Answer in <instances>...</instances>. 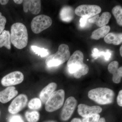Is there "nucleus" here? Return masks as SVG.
Wrapping results in <instances>:
<instances>
[{
    "label": "nucleus",
    "instance_id": "f257e3e1",
    "mask_svg": "<svg viewBox=\"0 0 122 122\" xmlns=\"http://www.w3.org/2000/svg\"><path fill=\"white\" fill-rule=\"evenodd\" d=\"M28 31L26 26L22 23L17 22L11 26L10 40L15 47L22 49L26 47L28 43Z\"/></svg>",
    "mask_w": 122,
    "mask_h": 122
},
{
    "label": "nucleus",
    "instance_id": "f03ea898",
    "mask_svg": "<svg viewBox=\"0 0 122 122\" xmlns=\"http://www.w3.org/2000/svg\"><path fill=\"white\" fill-rule=\"evenodd\" d=\"M114 92L109 88L98 87L91 90L88 92L89 98L100 105H107L113 102Z\"/></svg>",
    "mask_w": 122,
    "mask_h": 122
},
{
    "label": "nucleus",
    "instance_id": "7ed1b4c3",
    "mask_svg": "<svg viewBox=\"0 0 122 122\" xmlns=\"http://www.w3.org/2000/svg\"><path fill=\"white\" fill-rule=\"evenodd\" d=\"M70 56L69 46L66 44H61L56 52L48 57L46 61V65L49 67L58 66L68 61Z\"/></svg>",
    "mask_w": 122,
    "mask_h": 122
},
{
    "label": "nucleus",
    "instance_id": "20e7f679",
    "mask_svg": "<svg viewBox=\"0 0 122 122\" xmlns=\"http://www.w3.org/2000/svg\"><path fill=\"white\" fill-rule=\"evenodd\" d=\"M65 92L63 90L54 91L45 103V109L48 112L55 111L61 107L65 99Z\"/></svg>",
    "mask_w": 122,
    "mask_h": 122
},
{
    "label": "nucleus",
    "instance_id": "39448f33",
    "mask_svg": "<svg viewBox=\"0 0 122 122\" xmlns=\"http://www.w3.org/2000/svg\"><path fill=\"white\" fill-rule=\"evenodd\" d=\"M52 24V19L49 16L40 15L34 18L31 23V29L37 34L49 28Z\"/></svg>",
    "mask_w": 122,
    "mask_h": 122
},
{
    "label": "nucleus",
    "instance_id": "423d86ee",
    "mask_svg": "<svg viewBox=\"0 0 122 122\" xmlns=\"http://www.w3.org/2000/svg\"><path fill=\"white\" fill-rule=\"evenodd\" d=\"M102 9L96 5H83L76 8L75 13L81 17L90 18L100 13Z\"/></svg>",
    "mask_w": 122,
    "mask_h": 122
},
{
    "label": "nucleus",
    "instance_id": "0eeeda50",
    "mask_svg": "<svg viewBox=\"0 0 122 122\" xmlns=\"http://www.w3.org/2000/svg\"><path fill=\"white\" fill-rule=\"evenodd\" d=\"M83 59V53L80 51H76L73 53L67 62L68 70L70 73H74L81 68L84 63Z\"/></svg>",
    "mask_w": 122,
    "mask_h": 122
},
{
    "label": "nucleus",
    "instance_id": "6e6552de",
    "mask_svg": "<svg viewBox=\"0 0 122 122\" xmlns=\"http://www.w3.org/2000/svg\"><path fill=\"white\" fill-rule=\"evenodd\" d=\"M24 75L20 71H16L11 72L3 77L1 80L2 86H5L18 85L23 81Z\"/></svg>",
    "mask_w": 122,
    "mask_h": 122
},
{
    "label": "nucleus",
    "instance_id": "1a4fd4ad",
    "mask_svg": "<svg viewBox=\"0 0 122 122\" xmlns=\"http://www.w3.org/2000/svg\"><path fill=\"white\" fill-rule=\"evenodd\" d=\"M28 101L26 95L21 94L15 98L11 103L9 107V112L13 114L17 113L26 106Z\"/></svg>",
    "mask_w": 122,
    "mask_h": 122
},
{
    "label": "nucleus",
    "instance_id": "9d476101",
    "mask_svg": "<svg viewBox=\"0 0 122 122\" xmlns=\"http://www.w3.org/2000/svg\"><path fill=\"white\" fill-rule=\"evenodd\" d=\"M77 100L72 96L66 100L61 115V118L63 121H66L72 116L77 105Z\"/></svg>",
    "mask_w": 122,
    "mask_h": 122
},
{
    "label": "nucleus",
    "instance_id": "9b49d317",
    "mask_svg": "<svg viewBox=\"0 0 122 122\" xmlns=\"http://www.w3.org/2000/svg\"><path fill=\"white\" fill-rule=\"evenodd\" d=\"M78 107L79 114L83 118L100 113L102 111V107L99 106H89L81 104L78 105Z\"/></svg>",
    "mask_w": 122,
    "mask_h": 122
},
{
    "label": "nucleus",
    "instance_id": "f8f14e48",
    "mask_svg": "<svg viewBox=\"0 0 122 122\" xmlns=\"http://www.w3.org/2000/svg\"><path fill=\"white\" fill-rule=\"evenodd\" d=\"M23 10L27 13L28 10L34 15L38 14L41 9V2L39 0H23Z\"/></svg>",
    "mask_w": 122,
    "mask_h": 122
},
{
    "label": "nucleus",
    "instance_id": "ddd939ff",
    "mask_svg": "<svg viewBox=\"0 0 122 122\" xmlns=\"http://www.w3.org/2000/svg\"><path fill=\"white\" fill-rule=\"evenodd\" d=\"M119 63L117 61L112 62L108 66L110 73L113 75L112 80L114 82L118 83L120 82L122 76V67L118 68Z\"/></svg>",
    "mask_w": 122,
    "mask_h": 122
},
{
    "label": "nucleus",
    "instance_id": "4468645a",
    "mask_svg": "<svg viewBox=\"0 0 122 122\" xmlns=\"http://www.w3.org/2000/svg\"><path fill=\"white\" fill-rule=\"evenodd\" d=\"M111 17V15L109 12L103 13L99 17L98 14L88 19V21L91 23L95 24L99 27H102L108 24Z\"/></svg>",
    "mask_w": 122,
    "mask_h": 122
},
{
    "label": "nucleus",
    "instance_id": "2eb2a0df",
    "mask_svg": "<svg viewBox=\"0 0 122 122\" xmlns=\"http://www.w3.org/2000/svg\"><path fill=\"white\" fill-rule=\"evenodd\" d=\"M18 94L14 86H8L2 91H0V102L5 103L8 102Z\"/></svg>",
    "mask_w": 122,
    "mask_h": 122
},
{
    "label": "nucleus",
    "instance_id": "dca6fc26",
    "mask_svg": "<svg viewBox=\"0 0 122 122\" xmlns=\"http://www.w3.org/2000/svg\"><path fill=\"white\" fill-rule=\"evenodd\" d=\"M57 86L55 82H52L44 87L40 93V100L43 103H45L49 98L54 92Z\"/></svg>",
    "mask_w": 122,
    "mask_h": 122
},
{
    "label": "nucleus",
    "instance_id": "f3484780",
    "mask_svg": "<svg viewBox=\"0 0 122 122\" xmlns=\"http://www.w3.org/2000/svg\"><path fill=\"white\" fill-rule=\"evenodd\" d=\"M74 14V11L72 7L65 6L61 9L60 11V18L63 21L69 22L73 19Z\"/></svg>",
    "mask_w": 122,
    "mask_h": 122
},
{
    "label": "nucleus",
    "instance_id": "a211bd4d",
    "mask_svg": "<svg viewBox=\"0 0 122 122\" xmlns=\"http://www.w3.org/2000/svg\"><path fill=\"white\" fill-rule=\"evenodd\" d=\"M104 41L107 44H113L115 45H118L122 43V33H109L104 38Z\"/></svg>",
    "mask_w": 122,
    "mask_h": 122
},
{
    "label": "nucleus",
    "instance_id": "6ab92c4d",
    "mask_svg": "<svg viewBox=\"0 0 122 122\" xmlns=\"http://www.w3.org/2000/svg\"><path fill=\"white\" fill-rule=\"evenodd\" d=\"M110 27L109 25H105L97 29L92 32L91 38L97 40L101 38L105 37L110 32Z\"/></svg>",
    "mask_w": 122,
    "mask_h": 122
},
{
    "label": "nucleus",
    "instance_id": "aec40b11",
    "mask_svg": "<svg viewBox=\"0 0 122 122\" xmlns=\"http://www.w3.org/2000/svg\"><path fill=\"white\" fill-rule=\"evenodd\" d=\"M3 46L9 50L11 49L10 33L9 30H4L0 35V48Z\"/></svg>",
    "mask_w": 122,
    "mask_h": 122
},
{
    "label": "nucleus",
    "instance_id": "412c9836",
    "mask_svg": "<svg viewBox=\"0 0 122 122\" xmlns=\"http://www.w3.org/2000/svg\"><path fill=\"white\" fill-rule=\"evenodd\" d=\"M25 116L28 122H37L39 120L40 115L39 112L36 111H26Z\"/></svg>",
    "mask_w": 122,
    "mask_h": 122
},
{
    "label": "nucleus",
    "instance_id": "4be33fe9",
    "mask_svg": "<svg viewBox=\"0 0 122 122\" xmlns=\"http://www.w3.org/2000/svg\"><path fill=\"white\" fill-rule=\"evenodd\" d=\"M112 13L116 19L117 23L120 26L122 25V8L120 5L114 7L112 10Z\"/></svg>",
    "mask_w": 122,
    "mask_h": 122
},
{
    "label": "nucleus",
    "instance_id": "5701e85b",
    "mask_svg": "<svg viewBox=\"0 0 122 122\" xmlns=\"http://www.w3.org/2000/svg\"><path fill=\"white\" fill-rule=\"evenodd\" d=\"M92 56L97 58L98 57L103 56L105 58V60L109 61L111 56V53L109 51H107L105 52H100L97 48H94L92 51Z\"/></svg>",
    "mask_w": 122,
    "mask_h": 122
},
{
    "label": "nucleus",
    "instance_id": "b1692460",
    "mask_svg": "<svg viewBox=\"0 0 122 122\" xmlns=\"http://www.w3.org/2000/svg\"><path fill=\"white\" fill-rule=\"evenodd\" d=\"M41 102L40 99L35 98L30 100L28 104V106L30 109L37 110L41 108Z\"/></svg>",
    "mask_w": 122,
    "mask_h": 122
},
{
    "label": "nucleus",
    "instance_id": "393cba45",
    "mask_svg": "<svg viewBox=\"0 0 122 122\" xmlns=\"http://www.w3.org/2000/svg\"><path fill=\"white\" fill-rule=\"evenodd\" d=\"M30 48L36 54L38 55L41 57L46 56L49 54L48 50L45 48H41L35 46H31Z\"/></svg>",
    "mask_w": 122,
    "mask_h": 122
},
{
    "label": "nucleus",
    "instance_id": "a878e982",
    "mask_svg": "<svg viewBox=\"0 0 122 122\" xmlns=\"http://www.w3.org/2000/svg\"><path fill=\"white\" fill-rule=\"evenodd\" d=\"M89 68L88 66L83 63L81 68L74 73L75 77L76 79L80 78L82 75L87 74L89 72Z\"/></svg>",
    "mask_w": 122,
    "mask_h": 122
},
{
    "label": "nucleus",
    "instance_id": "bb28decb",
    "mask_svg": "<svg viewBox=\"0 0 122 122\" xmlns=\"http://www.w3.org/2000/svg\"><path fill=\"white\" fill-rule=\"evenodd\" d=\"M100 117L99 114L94 115L83 118L82 122H98Z\"/></svg>",
    "mask_w": 122,
    "mask_h": 122
},
{
    "label": "nucleus",
    "instance_id": "cd10ccee",
    "mask_svg": "<svg viewBox=\"0 0 122 122\" xmlns=\"http://www.w3.org/2000/svg\"><path fill=\"white\" fill-rule=\"evenodd\" d=\"M6 22V18L4 16H2V13L0 12V35L4 30Z\"/></svg>",
    "mask_w": 122,
    "mask_h": 122
},
{
    "label": "nucleus",
    "instance_id": "c85d7f7f",
    "mask_svg": "<svg viewBox=\"0 0 122 122\" xmlns=\"http://www.w3.org/2000/svg\"><path fill=\"white\" fill-rule=\"evenodd\" d=\"M9 122H24V121L20 115H15L10 117Z\"/></svg>",
    "mask_w": 122,
    "mask_h": 122
},
{
    "label": "nucleus",
    "instance_id": "c756f323",
    "mask_svg": "<svg viewBox=\"0 0 122 122\" xmlns=\"http://www.w3.org/2000/svg\"><path fill=\"white\" fill-rule=\"evenodd\" d=\"M122 91L120 90L119 93L118 95L117 98V102L118 105L120 107L122 106Z\"/></svg>",
    "mask_w": 122,
    "mask_h": 122
},
{
    "label": "nucleus",
    "instance_id": "7c9ffc66",
    "mask_svg": "<svg viewBox=\"0 0 122 122\" xmlns=\"http://www.w3.org/2000/svg\"><path fill=\"white\" fill-rule=\"evenodd\" d=\"M88 18H81L80 20V25L81 27H84L87 23Z\"/></svg>",
    "mask_w": 122,
    "mask_h": 122
},
{
    "label": "nucleus",
    "instance_id": "2f4dec72",
    "mask_svg": "<svg viewBox=\"0 0 122 122\" xmlns=\"http://www.w3.org/2000/svg\"><path fill=\"white\" fill-rule=\"evenodd\" d=\"M9 1L8 0H0V4L3 5H7Z\"/></svg>",
    "mask_w": 122,
    "mask_h": 122
},
{
    "label": "nucleus",
    "instance_id": "473e14b6",
    "mask_svg": "<svg viewBox=\"0 0 122 122\" xmlns=\"http://www.w3.org/2000/svg\"><path fill=\"white\" fill-rule=\"evenodd\" d=\"M71 122H82L81 119L78 118H74L73 119Z\"/></svg>",
    "mask_w": 122,
    "mask_h": 122
},
{
    "label": "nucleus",
    "instance_id": "72a5a7b5",
    "mask_svg": "<svg viewBox=\"0 0 122 122\" xmlns=\"http://www.w3.org/2000/svg\"><path fill=\"white\" fill-rule=\"evenodd\" d=\"M13 1L15 3L17 4H21L23 2V0H14Z\"/></svg>",
    "mask_w": 122,
    "mask_h": 122
},
{
    "label": "nucleus",
    "instance_id": "f704fd0d",
    "mask_svg": "<svg viewBox=\"0 0 122 122\" xmlns=\"http://www.w3.org/2000/svg\"><path fill=\"white\" fill-rule=\"evenodd\" d=\"M98 122H106V121L105 118L102 117L100 118Z\"/></svg>",
    "mask_w": 122,
    "mask_h": 122
},
{
    "label": "nucleus",
    "instance_id": "c9c22d12",
    "mask_svg": "<svg viewBox=\"0 0 122 122\" xmlns=\"http://www.w3.org/2000/svg\"><path fill=\"white\" fill-rule=\"evenodd\" d=\"M122 46H121L120 48V53L121 56H122Z\"/></svg>",
    "mask_w": 122,
    "mask_h": 122
},
{
    "label": "nucleus",
    "instance_id": "e433bc0d",
    "mask_svg": "<svg viewBox=\"0 0 122 122\" xmlns=\"http://www.w3.org/2000/svg\"><path fill=\"white\" fill-rule=\"evenodd\" d=\"M54 122V121H47V122Z\"/></svg>",
    "mask_w": 122,
    "mask_h": 122
},
{
    "label": "nucleus",
    "instance_id": "4c0bfd02",
    "mask_svg": "<svg viewBox=\"0 0 122 122\" xmlns=\"http://www.w3.org/2000/svg\"></svg>",
    "mask_w": 122,
    "mask_h": 122
}]
</instances>
